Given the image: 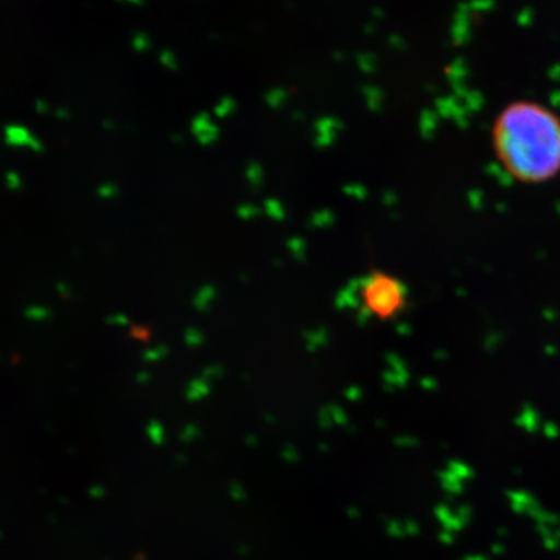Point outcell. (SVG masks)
<instances>
[{
  "mask_svg": "<svg viewBox=\"0 0 560 560\" xmlns=\"http://www.w3.org/2000/svg\"><path fill=\"white\" fill-rule=\"evenodd\" d=\"M490 147L501 171L515 183H551L560 175V116L540 102H510L493 119Z\"/></svg>",
  "mask_w": 560,
  "mask_h": 560,
  "instance_id": "cell-1",
  "label": "cell"
},
{
  "mask_svg": "<svg viewBox=\"0 0 560 560\" xmlns=\"http://www.w3.org/2000/svg\"><path fill=\"white\" fill-rule=\"evenodd\" d=\"M313 223L318 228L329 226V224L334 223V215L327 212V210H323V212L316 213V215L313 217Z\"/></svg>",
  "mask_w": 560,
  "mask_h": 560,
  "instance_id": "cell-6",
  "label": "cell"
},
{
  "mask_svg": "<svg viewBox=\"0 0 560 560\" xmlns=\"http://www.w3.org/2000/svg\"><path fill=\"white\" fill-rule=\"evenodd\" d=\"M213 296H215V291L213 289H202L200 293H198L197 300H195V305L201 311H206L209 307L210 302L213 301Z\"/></svg>",
  "mask_w": 560,
  "mask_h": 560,
  "instance_id": "cell-5",
  "label": "cell"
},
{
  "mask_svg": "<svg viewBox=\"0 0 560 560\" xmlns=\"http://www.w3.org/2000/svg\"><path fill=\"white\" fill-rule=\"evenodd\" d=\"M194 131L202 143L212 142V140L217 138V135H219V131H217V128L210 124L208 117H200V119H197L194 125Z\"/></svg>",
  "mask_w": 560,
  "mask_h": 560,
  "instance_id": "cell-3",
  "label": "cell"
},
{
  "mask_svg": "<svg viewBox=\"0 0 560 560\" xmlns=\"http://www.w3.org/2000/svg\"><path fill=\"white\" fill-rule=\"evenodd\" d=\"M357 294L364 319H393L407 307V287L388 272L374 271L368 278L357 280Z\"/></svg>",
  "mask_w": 560,
  "mask_h": 560,
  "instance_id": "cell-2",
  "label": "cell"
},
{
  "mask_svg": "<svg viewBox=\"0 0 560 560\" xmlns=\"http://www.w3.org/2000/svg\"><path fill=\"white\" fill-rule=\"evenodd\" d=\"M32 312H35V313L27 312V315L28 316L35 315V318H43V316L49 315V312H47L46 308H32Z\"/></svg>",
  "mask_w": 560,
  "mask_h": 560,
  "instance_id": "cell-8",
  "label": "cell"
},
{
  "mask_svg": "<svg viewBox=\"0 0 560 560\" xmlns=\"http://www.w3.org/2000/svg\"><path fill=\"white\" fill-rule=\"evenodd\" d=\"M335 128H337V125H335L334 120L326 119L324 121H320V124L318 125L319 145H323V147L329 145L331 140H334V138H335V135H331V132H329V130H335Z\"/></svg>",
  "mask_w": 560,
  "mask_h": 560,
  "instance_id": "cell-4",
  "label": "cell"
},
{
  "mask_svg": "<svg viewBox=\"0 0 560 560\" xmlns=\"http://www.w3.org/2000/svg\"><path fill=\"white\" fill-rule=\"evenodd\" d=\"M119 2L138 3L139 0H119Z\"/></svg>",
  "mask_w": 560,
  "mask_h": 560,
  "instance_id": "cell-9",
  "label": "cell"
},
{
  "mask_svg": "<svg viewBox=\"0 0 560 560\" xmlns=\"http://www.w3.org/2000/svg\"><path fill=\"white\" fill-rule=\"evenodd\" d=\"M267 210L268 213H270V217H272V219L282 220L283 217H285V213H283L282 206H280V202L278 201H268Z\"/></svg>",
  "mask_w": 560,
  "mask_h": 560,
  "instance_id": "cell-7",
  "label": "cell"
}]
</instances>
